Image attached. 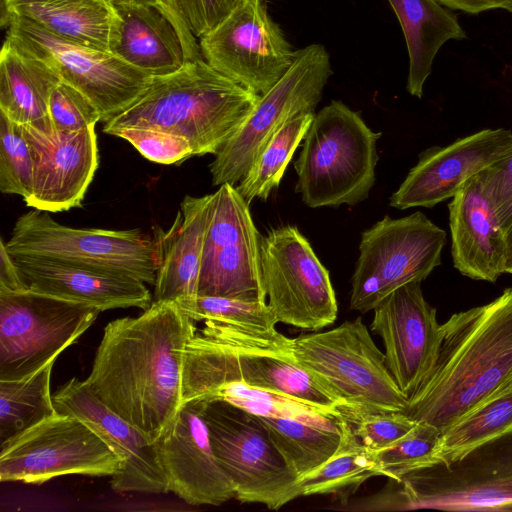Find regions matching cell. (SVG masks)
<instances>
[{
  "mask_svg": "<svg viewBox=\"0 0 512 512\" xmlns=\"http://www.w3.org/2000/svg\"><path fill=\"white\" fill-rule=\"evenodd\" d=\"M195 323L175 301H153L137 317L109 322L85 379L101 402L151 442L183 405L184 354Z\"/></svg>",
  "mask_w": 512,
  "mask_h": 512,
  "instance_id": "1",
  "label": "cell"
},
{
  "mask_svg": "<svg viewBox=\"0 0 512 512\" xmlns=\"http://www.w3.org/2000/svg\"><path fill=\"white\" fill-rule=\"evenodd\" d=\"M512 383V288L442 324L437 359L402 411L441 433Z\"/></svg>",
  "mask_w": 512,
  "mask_h": 512,
  "instance_id": "2",
  "label": "cell"
},
{
  "mask_svg": "<svg viewBox=\"0 0 512 512\" xmlns=\"http://www.w3.org/2000/svg\"><path fill=\"white\" fill-rule=\"evenodd\" d=\"M293 339L277 331H258L205 320L184 354L182 401L225 381H241L307 404L341 412L343 401L297 361Z\"/></svg>",
  "mask_w": 512,
  "mask_h": 512,
  "instance_id": "3",
  "label": "cell"
},
{
  "mask_svg": "<svg viewBox=\"0 0 512 512\" xmlns=\"http://www.w3.org/2000/svg\"><path fill=\"white\" fill-rule=\"evenodd\" d=\"M260 95L213 69L204 59L153 77L145 92L106 122L103 132L120 127L153 128L185 137L194 156L216 155L234 135Z\"/></svg>",
  "mask_w": 512,
  "mask_h": 512,
  "instance_id": "4",
  "label": "cell"
},
{
  "mask_svg": "<svg viewBox=\"0 0 512 512\" xmlns=\"http://www.w3.org/2000/svg\"><path fill=\"white\" fill-rule=\"evenodd\" d=\"M381 135L341 101L333 100L318 111L294 162L295 191L302 201L310 208L364 201L375 182L376 142Z\"/></svg>",
  "mask_w": 512,
  "mask_h": 512,
  "instance_id": "5",
  "label": "cell"
},
{
  "mask_svg": "<svg viewBox=\"0 0 512 512\" xmlns=\"http://www.w3.org/2000/svg\"><path fill=\"white\" fill-rule=\"evenodd\" d=\"M295 358L344 403L345 419L365 413L402 412L406 396L390 373L385 354L361 317L293 338Z\"/></svg>",
  "mask_w": 512,
  "mask_h": 512,
  "instance_id": "6",
  "label": "cell"
},
{
  "mask_svg": "<svg viewBox=\"0 0 512 512\" xmlns=\"http://www.w3.org/2000/svg\"><path fill=\"white\" fill-rule=\"evenodd\" d=\"M203 417L237 500L278 510L303 496L299 477L257 416L224 400H203Z\"/></svg>",
  "mask_w": 512,
  "mask_h": 512,
  "instance_id": "7",
  "label": "cell"
},
{
  "mask_svg": "<svg viewBox=\"0 0 512 512\" xmlns=\"http://www.w3.org/2000/svg\"><path fill=\"white\" fill-rule=\"evenodd\" d=\"M5 245L12 256L122 273L151 285L155 283L159 263L156 238L139 229L72 228L37 209L16 220Z\"/></svg>",
  "mask_w": 512,
  "mask_h": 512,
  "instance_id": "8",
  "label": "cell"
},
{
  "mask_svg": "<svg viewBox=\"0 0 512 512\" xmlns=\"http://www.w3.org/2000/svg\"><path fill=\"white\" fill-rule=\"evenodd\" d=\"M397 509L512 510V430L449 462L402 476Z\"/></svg>",
  "mask_w": 512,
  "mask_h": 512,
  "instance_id": "9",
  "label": "cell"
},
{
  "mask_svg": "<svg viewBox=\"0 0 512 512\" xmlns=\"http://www.w3.org/2000/svg\"><path fill=\"white\" fill-rule=\"evenodd\" d=\"M100 312L30 289L0 288V380L24 379L53 364Z\"/></svg>",
  "mask_w": 512,
  "mask_h": 512,
  "instance_id": "10",
  "label": "cell"
},
{
  "mask_svg": "<svg viewBox=\"0 0 512 512\" xmlns=\"http://www.w3.org/2000/svg\"><path fill=\"white\" fill-rule=\"evenodd\" d=\"M446 232L417 211L384 216L362 233L350 309L367 313L397 288L422 282L441 264Z\"/></svg>",
  "mask_w": 512,
  "mask_h": 512,
  "instance_id": "11",
  "label": "cell"
},
{
  "mask_svg": "<svg viewBox=\"0 0 512 512\" xmlns=\"http://www.w3.org/2000/svg\"><path fill=\"white\" fill-rule=\"evenodd\" d=\"M2 24L7 26L5 39L82 92L104 123L137 101L153 78L111 52L57 36L24 17L3 15Z\"/></svg>",
  "mask_w": 512,
  "mask_h": 512,
  "instance_id": "12",
  "label": "cell"
},
{
  "mask_svg": "<svg viewBox=\"0 0 512 512\" xmlns=\"http://www.w3.org/2000/svg\"><path fill=\"white\" fill-rule=\"evenodd\" d=\"M332 75L330 56L322 44L296 50L294 62L265 94L209 165L212 184L236 185L277 129L289 118L314 111Z\"/></svg>",
  "mask_w": 512,
  "mask_h": 512,
  "instance_id": "13",
  "label": "cell"
},
{
  "mask_svg": "<svg viewBox=\"0 0 512 512\" xmlns=\"http://www.w3.org/2000/svg\"><path fill=\"white\" fill-rule=\"evenodd\" d=\"M0 480L42 484L62 475L115 476L123 461L82 420L58 412L0 444Z\"/></svg>",
  "mask_w": 512,
  "mask_h": 512,
  "instance_id": "14",
  "label": "cell"
},
{
  "mask_svg": "<svg viewBox=\"0 0 512 512\" xmlns=\"http://www.w3.org/2000/svg\"><path fill=\"white\" fill-rule=\"evenodd\" d=\"M260 256L267 304L278 322L309 331L334 323L338 306L329 271L295 226L261 236Z\"/></svg>",
  "mask_w": 512,
  "mask_h": 512,
  "instance_id": "15",
  "label": "cell"
},
{
  "mask_svg": "<svg viewBox=\"0 0 512 512\" xmlns=\"http://www.w3.org/2000/svg\"><path fill=\"white\" fill-rule=\"evenodd\" d=\"M260 238L249 204L236 186L213 193L204 238L198 295L266 301Z\"/></svg>",
  "mask_w": 512,
  "mask_h": 512,
  "instance_id": "16",
  "label": "cell"
},
{
  "mask_svg": "<svg viewBox=\"0 0 512 512\" xmlns=\"http://www.w3.org/2000/svg\"><path fill=\"white\" fill-rule=\"evenodd\" d=\"M199 39L202 57L213 69L258 95L271 89L296 57L263 0H241Z\"/></svg>",
  "mask_w": 512,
  "mask_h": 512,
  "instance_id": "17",
  "label": "cell"
},
{
  "mask_svg": "<svg viewBox=\"0 0 512 512\" xmlns=\"http://www.w3.org/2000/svg\"><path fill=\"white\" fill-rule=\"evenodd\" d=\"M371 329L383 341L387 367L410 396L432 369L442 341L436 309L423 296L421 282L405 284L374 309Z\"/></svg>",
  "mask_w": 512,
  "mask_h": 512,
  "instance_id": "18",
  "label": "cell"
},
{
  "mask_svg": "<svg viewBox=\"0 0 512 512\" xmlns=\"http://www.w3.org/2000/svg\"><path fill=\"white\" fill-rule=\"evenodd\" d=\"M155 444L170 492L186 503L219 506L235 498L212 448L203 400L183 403Z\"/></svg>",
  "mask_w": 512,
  "mask_h": 512,
  "instance_id": "19",
  "label": "cell"
},
{
  "mask_svg": "<svg viewBox=\"0 0 512 512\" xmlns=\"http://www.w3.org/2000/svg\"><path fill=\"white\" fill-rule=\"evenodd\" d=\"M53 401L58 412L82 420L123 461L122 471L111 480L114 491L170 492L155 442L101 402L85 380L71 378L56 391Z\"/></svg>",
  "mask_w": 512,
  "mask_h": 512,
  "instance_id": "20",
  "label": "cell"
},
{
  "mask_svg": "<svg viewBox=\"0 0 512 512\" xmlns=\"http://www.w3.org/2000/svg\"><path fill=\"white\" fill-rule=\"evenodd\" d=\"M512 147V132L484 129L447 146H433L419 155L389 205L404 210L431 208L452 198L471 178Z\"/></svg>",
  "mask_w": 512,
  "mask_h": 512,
  "instance_id": "21",
  "label": "cell"
},
{
  "mask_svg": "<svg viewBox=\"0 0 512 512\" xmlns=\"http://www.w3.org/2000/svg\"><path fill=\"white\" fill-rule=\"evenodd\" d=\"M21 127L34 161L32 190L24 200L26 205L45 212L81 206L98 167L95 126L52 136Z\"/></svg>",
  "mask_w": 512,
  "mask_h": 512,
  "instance_id": "22",
  "label": "cell"
},
{
  "mask_svg": "<svg viewBox=\"0 0 512 512\" xmlns=\"http://www.w3.org/2000/svg\"><path fill=\"white\" fill-rule=\"evenodd\" d=\"M25 289L92 305L101 312L136 307L148 309L153 297L132 276L44 259L13 256Z\"/></svg>",
  "mask_w": 512,
  "mask_h": 512,
  "instance_id": "23",
  "label": "cell"
},
{
  "mask_svg": "<svg viewBox=\"0 0 512 512\" xmlns=\"http://www.w3.org/2000/svg\"><path fill=\"white\" fill-rule=\"evenodd\" d=\"M448 209L454 267L468 278L495 282L504 273L505 231L477 175Z\"/></svg>",
  "mask_w": 512,
  "mask_h": 512,
  "instance_id": "24",
  "label": "cell"
},
{
  "mask_svg": "<svg viewBox=\"0 0 512 512\" xmlns=\"http://www.w3.org/2000/svg\"><path fill=\"white\" fill-rule=\"evenodd\" d=\"M212 194L186 195L167 231L158 230L159 263L153 301H177L198 295L199 273Z\"/></svg>",
  "mask_w": 512,
  "mask_h": 512,
  "instance_id": "25",
  "label": "cell"
},
{
  "mask_svg": "<svg viewBox=\"0 0 512 512\" xmlns=\"http://www.w3.org/2000/svg\"><path fill=\"white\" fill-rule=\"evenodd\" d=\"M112 3L119 27L111 53L150 77L172 74L185 65L179 33L160 10L128 2Z\"/></svg>",
  "mask_w": 512,
  "mask_h": 512,
  "instance_id": "26",
  "label": "cell"
},
{
  "mask_svg": "<svg viewBox=\"0 0 512 512\" xmlns=\"http://www.w3.org/2000/svg\"><path fill=\"white\" fill-rule=\"evenodd\" d=\"M3 15L24 17L51 33L111 52L119 17L112 0H3Z\"/></svg>",
  "mask_w": 512,
  "mask_h": 512,
  "instance_id": "27",
  "label": "cell"
},
{
  "mask_svg": "<svg viewBox=\"0 0 512 512\" xmlns=\"http://www.w3.org/2000/svg\"><path fill=\"white\" fill-rule=\"evenodd\" d=\"M60 81L53 68L5 39L0 54V112L12 122L54 135L48 105Z\"/></svg>",
  "mask_w": 512,
  "mask_h": 512,
  "instance_id": "28",
  "label": "cell"
},
{
  "mask_svg": "<svg viewBox=\"0 0 512 512\" xmlns=\"http://www.w3.org/2000/svg\"><path fill=\"white\" fill-rule=\"evenodd\" d=\"M402 28L408 56L409 71L406 89L421 98L433 61L448 40L467 38L451 9L437 0H388Z\"/></svg>",
  "mask_w": 512,
  "mask_h": 512,
  "instance_id": "29",
  "label": "cell"
},
{
  "mask_svg": "<svg viewBox=\"0 0 512 512\" xmlns=\"http://www.w3.org/2000/svg\"><path fill=\"white\" fill-rule=\"evenodd\" d=\"M257 417L299 479L335 453L346 420L343 415L327 412Z\"/></svg>",
  "mask_w": 512,
  "mask_h": 512,
  "instance_id": "30",
  "label": "cell"
},
{
  "mask_svg": "<svg viewBox=\"0 0 512 512\" xmlns=\"http://www.w3.org/2000/svg\"><path fill=\"white\" fill-rule=\"evenodd\" d=\"M374 476H379L374 451L360 442L352 425L345 420L342 439L335 453L299 482L303 496H346Z\"/></svg>",
  "mask_w": 512,
  "mask_h": 512,
  "instance_id": "31",
  "label": "cell"
},
{
  "mask_svg": "<svg viewBox=\"0 0 512 512\" xmlns=\"http://www.w3.org/2000/svg\"><path fill=\"white\" fill-rule=\"evenodd\" d=\"M512 430V383L442 433L438 462L460 458L475 447Z\"/></svg>",
  "mask_w": 512,
  "mask_h": 512,
  "instance_id": "32",
  "label": "cell"
},
{
  "mask_svg": "<svg viewBox=\"0 0 512 512\" xmlns=\"http://www.w3.org/2000/svg\"><path fill=\"white\" fill-rule=\"evenodd\" d=\"M314 111L302 112L286 120L273 134L236 188L249 204L255 198L267 200L279 186L287 165L303 140Z\"/></svg>",
  "mask_w": 512,
  "mask_h": 512,
  "instance_id": "33",
  "label": "cell"
},
{
  "mask_svg": "<svg viewBox=\"0 0 512 512\" xmlns=\"http://www.w3.org/2000/svg\"><path fill=\"white\" fill-rule=\"evenodd\" d=\"M53 364L24 379L0 380V444L57 413L50 393Z\"/></svg>",
  "mask_w": 512,
  "mask_h": 512,
  "instance_id": "34",
  "label": "cell"
},
{
  "mask_svg": "<svg viewBox=\"0 0 512 512\" xmlns=\"http://www.w3.org/2000/svg\"><path fill=\"white\" fill-rule=\"evenodd\" d=\"M175 302L195 322L217 320L258 331L275 330L278 323L267 302L201 295Z\"/></svg>",
  "mask_w": 512,
  "mask_h": 512,
  "instance_id": "35",
  "label": "cell"
},
{
  "mask_svg": "<svg viewBox=\"0 0 512 512\" xmlns=\"http://www.w3.org/2000/svg\"><path fill=\"white\" fill-rule=\"evenodd\" d=\"M441 438L436 427L416 423L402 438L374 452L379 476L398 481L407 473L437 463Z\"/></svg>",
  "mask_w": 512,
  "mask_h": 512,
  "instance_id": "36",
  "label": "cell"
},
{
  "mask_svg": "<svg viewBox=\"0 0 512 512\" xmlns=\"http://www.w3.org/2000/svg\"><path fill=\"white\" fill-rule=\"evenodd\" d=\"M34 161L22 127L0 112V190L27 199L32 190Z\"/></svg>",
  "mask_w": 512,
  "mask_h": 512,
  "instance_id": "37",
  "label": "cell"
},
{
  "mask_svg": "<svg viewBox=\"0 0 512 512\" xmlns=\"http://www.w3.org/2000/svg\"><path fill=\"white\" fill-rule=\"evenodd\" d=\"M106 134L114 135L131 143L141 155L159 164H177L194 156L189 141L172 132L141 127H120Z\"/></svg>",
  "mask_w": 512,
  "mask_h": 512,
  "instance_id": "38",
  "label": "cell"
},
{
  "mask_svg": "<svg viewBox=\"0 0 512 512\" xmlns=\"http://www.w3.org/2000/svg\"><path fill=\"white\" fill-rule=\"evenodd\" d=\"M48 111L54 133L80 131L101 121L96 106L82 92L62 80L51 92Z\"/></svg>",
  "mask_w": 512,
  "mask_h": 512,
  "instance_id": "39",
  "label": "cell"
},
{
  "mask_svg": "<svg viewBox=\"0 0 512 512\" xmlns=\"http://www.w3.org/2000/svg\"><path fill=\"white\" fill-rule=\"evenodd\" d=\"M346 420L360 442L374 452L390 446L416 425L403 412L365 413Z\"/></svg>",
  "mask_w": 512,
  "mask_h": 512,
  "instance_id": "40",
  "label": "cell"
},
{
  "mask_svg": "<svg viewBox=\"0 0 512 512\" xmlns=\"http://www.w3.org/2000/svg\"><path fill=\"white\" fill-rule=\"evenodd\" d=\"M477 176L505 231L512 223V147Z\"/></svg>",
  "mask_w": 512,
  "mask_h": 512,
  "instance_id": "41",
  "label": "cell"
},
{
  "mask_svg": "<svg viewBox=\"0 0 512 512\" xmlns=\"http://www.w3.org/2000/svg\"><path fill=\"white\" fill-rule=\"evenodd\" d=\"M196 38L219 25L241 0H175Z\"/></svg>",
  "mask_w": 512,
  "mask_h": 512,
  "instance_id": "42",
  "label": "cell"
},
{
  "mask_svg": "<svg viewBox=\"0 0 512 512\" xmlns=\"http://www.w3.org/2000/svg\"><path fill=\"white\" fill-rule=\"evenodd\" d=\"M152 6L160 10L175 26L184 46L187 61L203 59L199 43L189 29L175 0H112Z\"/></svg>",
  "mask_w": 512,
  "mask_h": 512,
  "instance_id": "43",
  "label": "cell"
},
{
  "mask_svg": "<svg viewBox=\"0 0 512 512\" xmlns=\"http://www.w3.org/2000/svg\"><path fill=\"white\" fill-rule=\"evenodd\" d=\"M0 288L8 290H23L20 271L13 256L8 252L5 241H0Z\"/></svg>",
  "mask_w": 512,
  "mask_h": 512,
  "instance_id": "44",
  "label": "cell"
},
{
  "mask_svg": "<svg viewBox=\"0 0 512 512\" xmlns=\"http://www.w3.org/2000/svg\"><path fill=\"white\" fill-rule=\"evenodd\" d=\"M443 6L466 12L478 14L493 9H504L512 14V0H437Z\"/></svg>",
  "mask_w": 512,
  "mask_h": 512,
  "instance_id": "45",
  "label": "cell"
},
{
  "mask_svg": "<svg viewBox=\"0 0 512 512\" xmlns=\"http://www.w3.org/2000/svg\"><path fill=\"white\" fill-rule=\"evenodd\" d=\"M504 273L512 274V223L505 230Z\"/></svg>",
  "mask_w": 512,
  "mask_h": 512,
  "instance_id": "46",
  "label": "cell"
}]
</instances>
